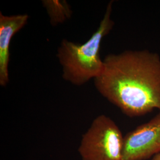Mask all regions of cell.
I'll use <instances>...</instances> for the list:
<instances>
[{"label":"cell","instance_id":"cell-1","mask_svg":"<svg viewBox=\"0 0 160 160\" xmlns=\"http://www.w3.org/2000/svg\"><path fill=\"white\" fill-rule=\"evenodd\" d=\"M95 78L98 92L130 118L160 110V55L147 50H125L103 59Z\"/></svg>","mask_w":160,"mask_h":160},{"label":"cell","instance_id":"cell-2","mask_svg":"<svg viewBox=\"0 0 160 160\" xmlns=\"http://www.w3.org/2000/svg\"><path fill=\"white\" fill-rule=\"evenodd\" d=\"M113 3V1L108 3L98 28L85 43H77L67 39L60 43L57 57L62 67L63 80L75 86H82L102 73L104 64L100 50L103 39L114 27Z\"/></svg>","mask_w":160,"mask_h":160},{"label":"cell","instance_id":"cell-3","mask_svg":"<svg viewBox=\"0 0 160 160\" xmlns=\"http://www.w3.org/2000/svg\"><path fill=\"white\" fill-rule=\"evenodd\" d=\"M124 137L109 116L96 117L82 136L78 152L81 160H124Z\"/></svg>","mask_w":160,"mask_h":160},{"label":"cell","instance_id":"cell-4","mask_svg":"<svg viewBox=\"0 0 160 160\" xmlns=\"http://www.w3.org/2000/svg\"><path fill=\"white\" fill-rule=\"evenodd\" d=\"M160 152V113L124 137V160H145Z\"/></svg>","mask_w":160,"mask_h":160},{"label":"cell","instance_id":"cell-5","mask_svg":"<svg viewBox=\"0 0 160 160\" xmlns=\"http://www.w3.org/2000/svg\"><path fill=\"white\" fill-rule=\"evenodd\" d=\"M27 14L6 16L0 12V85L9 82L10 45L12 37L27 24Z\"/></svg>","mask_w":160,"mask_h":160},{"label":"cell","instance_id":"cell-6","mask_svg":"<svg viewBox=\"0 0 160 160\" xmlns=\"http://www.w3.org/2000/svg\"><path fill=\"white\" fill-rule=\"evenodd\" d=\"M42 4L46 9L52 26H56L65 22L71 17L72 12L66 1L45 0Z\"/></svg>","mask_w":160,"mask_h":160},{"label":"cell","instance_id":"cell-7","mask_svg":"<svg viewBox=\"0 0 160 160\" xmlns=\"http://www.w3.org/2000/svg\"><path fill=\"white\" fill-rule=\"evenodd\" d=\"M151 160H160V152L158 153L157 154L155 155Z\"/></svg>","mask_w":160,"mask_h":160}]
</instances>
